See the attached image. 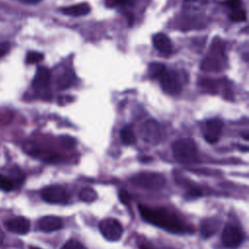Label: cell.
<instances>
[{
	"instance_id": "obj_14",
	"label": "cell",
	"mask_w": 249,
	"mask_h": 249,
	"mask_svg": "<svg viewBox=\"0 0 249 249\" xmlns=\"http://www.w3.org/2000/svg\"><path fill=\"white\" fill-rule=\"evenodd\" d=\"M60 11H61V13H63L65 15H68V16L81 17V16L88 15L90 12V7L88 3L84 2V3H80V4H76V5L61 8Z\"/></svg>"
},
{
	"instance_id": "obj_4",
	"label": "cell",
	"mask_w": 249,
	"mask_h": 249,
	"mask_svg": "<svg viewBox=\"0 0 249 249\" xmlns=\"http://www.w3.org/2000/svg\"><path fill=\"white\" fill-rule=\"evenodd\" d=\"M160 87L164 92L170 95H178L182 90V84L178 74L173 70L165 69L159 78Z\"/></svg>"
},
{
	"instance_id": "obj_7",
	"label": "cell",
	"mask_w": 249,
	"mask_h": 249,
	"mask_svg": "<svg viewBox=\"0 0 249 249\" xmlns=\"http://www.w3.org/2000/svg\"><path fill=\"white\" fill-rule=\"evenodd\" d=\"M243 239L241 231L232 224H228L222 231V242L228 248L238 247Z\"/></svg>"
},
{
	"instance_id": "obj_1",
	"label": "cell",
	"mask_w": 249,
	"mask_h": 249,
	"mask_svg": "<svg viewBox=\"0 0 249 249\" xmlns=\"http://www.w3.org/2000/svg\"><path fill=\"white\" fill-rule=\"evenodd\" d=\"M138 210L145 221L167 231L179 233L186 231L184 223L173 212L163 207H151L140 204L138 205Z\"/></svg>"
},
{
	"instance_id": "obj_13",
	"label": "cell",
	"mask_w": 249,
	"mask_h": 249,
	"mask_svg": "<svg viewBox=\"0 0 249 249\" xmlns=\"http://www.w3.org/2000/svg\"><path fill=\"white\" fill-rule=\"evenodd\" d=\"M154 47L163 55H169L172 52L170 39L164 33H157L153 36Z\"/></svg>"
},
{
	"instance_id": "obj_21",
	"label": "cell",
	"mask_w": 249,
	"mask_h": 249,
	"mask_svg": "<svg viewBox=\"0 0 249 249\" xmlns=\"http://www.w3.org/2000/svg\"><path fill=\"white\" fill-rule=\"evenodd\" d=\"M15 188V185L13 182L5 175L0 173V190L5 192H10Z\"/></svg>"
},
{
	"instance_id": "obj_17",
	"label": "cell",
	"mask_w": 249,
	"mask_h": 249,
	"mask_svg": "<svg viewBox=\"0 0 249 249\" xmlns=\"http://www.w3.org/2000/svg\"><path fill=\"white\" fill-rule=\"evenodd\" d=\"M96 193L93 189L89 188V187H85L83 188L80 193H79V197L81 200L85 201V202H91L93 200L96 199Z\"/></svg>"
},
{
	"instance_id": "obj_30",
	"label": "cell",
	"mask_w": 249,
	"mask_h": 249,
	"mask_svg": "<svg viewBox=\"0 0 249 249\" xmlns=\"http://www.w3.org/2000/svg\"><path fill=\"white\" fill-rule=\"evenodd\" d=\"M139 249H152V248H150V247H148V246H145V245H140V246H139Z\"/></svg>"
},
{
	"instance_id": "obj_9",
	"label": "cell",
	"mask_w": 249,
	"mask_h": 249,
	"mask_svg": "<svg viewBox=\"0 0 249 249\" xmlns=\"http://www.w3.org/2000/svg\"><path fill=\"white\" fill-rule=\"evenodd\" d=\"M223 129V122L219 119H211L208 120L205 124L204 128V139L210 143H216L221 136Z\"/></svg>"
},
{
	"instance_id": "obj_18",
	"label": "cell",
	"mask_w": 249,
	"mask_h": 249,
	"mask_svg": "<svg viewBox=\"0 0 249 249\" xmlns=\"http://www.w3.org/2000/svg\"><path fill=\"white\" fill-rule=\"evenodd\" d=\"M165 66L160 62H153L149 65V76L153 79H159L165 70Z\"/></svg>"
},
{
	"instance_id": "obj_3",
	"label": "cell",
	"mask_w": 249,
	"mask_h": 249,
	"mask_svg": "<svg viewBox=\"0 0 249 249\" xmlns=\"http://www.w3.org/2000/svg\"><path fill=\"white\" fill-rule=\"evenodd\" d=\"M131 183L139 188L146 190H160L162 189L166 183L163 175L156 172H141L130 178Z\"/></svg>"
},
{
	"instance_id": "obj_26",
	"label": "cell",
	"mask_w": 249,
	"mask_h": 249,
	"mask_svg": "<svg viewBox=\"0 0 249 249\" xmlns=\"http://www.w3.org/2000/svg\"><path fill=\"white\" fill-rule=\"evenodd\" d=\"M126 0H105V4L109 8H114L117 7L120 4L124 3Z\"/></svg>"
},
{
	"instance_id": "obj_10",
	"label": "cell",
	"mask_w": 249,
	"mask_h": 249,
	"mask_svg": "<svg viewBox=\"0 0 249 249\" xmlns=\"http://www.w3.org/2000/svg\"><path fill=\"white\" fill-rule=\"evenodd\" d=\"M5 227L8 231L17 234H25L30 230V222L25 217H15L5 222Z\"/></svg>"
},
{
	"instance_id": "obj_27",
	"label": "cell",
	"mask_w": 249,
	"mask_h": 249,
	"mask_svg": "<svg viewBox=\"0 0 249 249\" xmlns=\"http://www.w3.org/2000/svg\"><path fill=\"white\" fill-rule=\"evenodd\" d=\"M226 4L232 10L238 9L240 5V0H227Z\"/></svg>"
},
{
	"instance_id": "obj_28",
	"label": "cell",
	"mask_w": 249,
	"mask_h": 249,
	"mask_svg": "<svg viewBox=\"0 0 249 249\" xmlns=\"http://www.w3.org/2000/svg\"><path fill=\"white\" fill-rule=\"evenodd\" d=\"M26 3H29V4H36L38 2H40L41 0H24Z\"/></svg>"
},
{
	"instance_id": "obj_8",
	"label": "cell",
	"mask_w": 249,
	"mask_h": 249,
	"mask_svg": "<svg viewBox=\"0 0 249 249\" xmlns=\"http://www.w3.org/2000/svg\"><path fill=\"white\" fill-rule=\"evenodd\" d=\"M142 138L149 143H158L161 138V131L156 121L150 120L145 122L140 128Z\"/></svg>"
},
{
	"instance_id": "obj_2",
	"label": "cell",
	"mask_w": 249,
	"mask_h": 249,
	"mask_svg": "<svg viewBox=\"0 0 249 249\" xmlns=\"http://www.w3.org/2000/svg\"><path fill=\"white\" fill-rule=\"evenodd\" d=\"M172 153L176 160L182 163H190L196 159V146L191 138L176 140L172 145Z\"/></svg>"
},
{
	"instance_id": "obj_12",
	"label": "cell",
	"mask_w": 249,
	"mask_h": 249,
	"mask_svg": "<svg viewBox=\"0 0 249 249\" xmlns=\"http://www.w3.org/2000/svg\"><path fill=\"white\" fill-rule=\"evenodd\" d=\"M38 228L45 232H52L63 228V223L56 216H44L38 221Z\"/></svg>"
},
{
	"instance_id": "obj_19",
	"label": "cell",
	"mask_w": 249,
	"mask_h": 249,
	"mask_svg": "<svg viewBox=\"0 0 249 249\" xmlns=\"http://www.w3.org/2000/svg\"><path fill=\"white\" fill-rule=\"evenodd\" d=\"M74 81V74L71 71H66L63 73V75L60 77L58 85L61 89H66L72 85Z\"/></svg>"
},
{
	"instance_id": "obj_25",
	"label": "cell",
	"mask_w": 249,
	"mask_h": 249,
	"mask_svg": "<svg viewBox=\"0 0 249 249\" xmlns=\"http://www.w3.org/2000/svg\"><path fill=\"white\" fill-rule=\"evenodd\" d=\"M10 50V45L7 42H3L0 44V57L4 56L5 54L8 53Z\"/></svg>"
},
{
	"instance_id": "obj_23",
	"label": "cell",
	"mask_w": 249,
	"mask_h": 249,
	"mask_svg": "<svg viewBox=\"0 0 249 249\" xmlns=\"http://www.w3.org/2000/svg\"><path fill=\"white\" fill-rule=\"evenodd\" d=\"M60 249H86V247L77 239L67 240Z\"/></svg>"
},
{
	"instance_id": "obj_31",
	"label": "cell",
	"mask_w": 249,
	"mask_h": 249,
	"mask_svg": "<svg viewBox=\"0 0 249 249\" xmlns=\"http://www.w3.org/2000/svg\"><path fill=\"white\" fill-rule=\"evenodd\" d=\"M29 249H42V248H39V247H36V246H30Z\"/></svg>"
},
{
	"instance_id": "obj_5",
	"label": "cell",
	"mask_w": 249,
	"mask_h": 249,
	"mask_svg": "<svg viewBox=\"0 0 249 249\" xmlns=\"http://www.w3.org/2000/svg\"><path fill=\"white\" fill-rule=\"evenodd\" d=\"M99 231L109 241H118L123 235V227L121 223L112 218L102 220L99 223Z\"/></svg>"
},
{
	"instance_id": "obj_16",
	"label": "cell",
	"mask_w": 249,
	"mask_h": 249,
	"mask_svg": "<svg viewBox=\"0 0 249 249\" xmlns=\"http://www.w3.org/2000/svg\"><path fill=\"white\" fill-rule=\"evenodd\" d=\"M121 140L124 145H133L135 143V135L129 126H124L121 130Z\"/></svg>"
},
{
	"instance_id": "obj_20",
	"label": "cell",
	"mask_w": 249,
	"mask_h": 249,
	"mask_svg": "<svg viewBox=\"0 0 249 249\" xmlns=\"http://www.w3.org/2000/svg\"><path fill=\"white\" fill-rule=\"evenodd\" d=\"M230 18L233 21H236V22L245 21L246 18H247V15H246V12L244 10H240L238 8V9L232 10V12L230 14Z\"/></svg>"
},
{
	"instance_id": "obj_22",
	"label": "cell",
	"mask_w": 249,
	"mask_h": 249,
	"mask_svg": "<svg viewBox=\"0 0 249 249\" xmlns=\"http://www.w3.org/2000/svg\"><path fill=\"white\" fill-rule=\"evenodd\" d=\"M44 58L43 53L39 52H29L26 55V63L28 64H35L42 61Z\"/></svg>"
},
{
	"instance_id": "obj_15",
	"label": "cell",
	"mask_w": 249,
	"mask_h": 249,
	"mask_svg": "<svg viewBox=\"0 0 249 249\" xmlns=\"http://www.w3.org/2000/svg\"><path fill=\"white\" fill-rule=\"evenodd\" d=\"M219 228V222L216 219H205L200 224L201 235L204 237H209L213 235Z\"/></svg>"
},
{
	"instance_id": "obj_24",
	"label": "cell",
	"mask_w": 249,
	"mask_h": 249,
	"mask_svg": "<svg viewBox=\"0 0 249 249\" xmlns=\"http://www.w3.org/2000/svg\"><path fill=\"white\" fill-rule=\"evenodd\" d=\"M119 198L124 204H127L130 200V196H129L128 193L125 190H121L119 192Z\"/></svg>"
},
{
	"instance_id": "obj_6",
	"label": "cell",
	"mask_w": 249,
	"mask_h": 249,
	"mask_svg": "<svg viewBox=\"0 0 249 249\" xmlns=\"http://www.w3.org/2000/svg\"><path fill=\"white\" fill-rule=\"evenodd\" d=\"M42 198L48 203H66L68 201V194L66 190L59 185H52L41 191Z\"/></svg>"
},
{
	"instance_id": "obj_29",
	"label": "cell",
	"mask_w": 249,
	"mask_h": 249,
	"mask_svg": "<svg viewBox=\"0 0 249 249\" xmlns=\"http://www.w3.org/2000/svg\"><path fill=\"white\" fill-rule=\"evenodd\" d=\"M3 239H4V232L0 228V244L3 242Z\"/></svg>"
},
{
	"instance_id": "obj_11",
	"label": "cell",
	"mask_w": 249,
	"mask_h": 249,
	"mask_svg": "<svg viewBox=\"0 0 249 249\" xmlns=\"http://www.w3.org/2000/svg\"><path fill=\"white\" fill-rule=\"evenodd\" d=\"M50 79H51L50 70L46 67H38L32 82L33 89L39 92L46 90L49 87Z\"/></svg>"
}]
</instances>
